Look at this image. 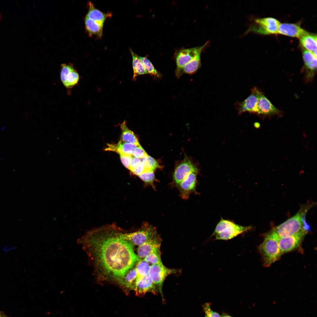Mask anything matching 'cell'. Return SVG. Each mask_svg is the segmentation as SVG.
<instances>
[{
	"label": "cell",
	"instance_id": "obj_1",
	"mask_svg": "<svg viewBox=\"0 0 317 317\" xmlns=\"http://www.w3.org/2000/svg\"><path fill=\"white\" fill-rule=\"evenodd\" d=\"M114 224L90 230L80 240L99 279L117 282L141 259Z\"/></svg>",
	"mask_w": 317,
	"mask_h": 317
},
{
	"label": "cell",
	"instance_id": "obj_2",
	"mask_svg": "<svg viewBox=\"0 0 317 317\" xmlns=\"http://www.w3.org/2000/svg\"><path fill=\"white\" fill-rule=\"evenodd\" d=\"M307 208L300 210L294 216L271 231L279 239L296 235L303 231H308L309 226L306 222L305 215Z\"/></svg>",
	"mask_w": 317,
	"mask_h": 317
},
{
	"label": "cell",
	"instance_id": "obj_3",
	"mask_svg": "<svg viewBox=\"0 0 317 317\" xmlns=\"http://www.w3.org/2000/svg\"><path fill=\"white\" fill-rule=\"evenodd\" d=\"M278 241L279 238L271 230L264 235L263 242L259 246L265 267L270 266L278 260L282 255Z\"/></svg>",
	"mask_w": 317,
	"mask_h": 317
},
{
	"label": "cell",
	"instance_id": "obj_4",
	"mask_svg": "<svg viewBox=\"0 0 317 317\" xmlns=\"http://www.w3.org/2000/svg\"><path fill=\"white\" fill-rule=\"evenodd\" d=\"M157 234L155 227L148 223H144L138 230L133 232H124L122 230L120 236L121 238L127 241L134 247L139 246Z\"/></svg>",
	"mask_w": 317,
	"mask_h": 317
},
{
	"label": "cell",
	"instance_id": "obj_5",
	"mask_svg": "<svg viewBox=\"0 0 317 317\" xmlns=\"http://www.w3.org/2000/svg\"><path fill=\"white\" fill-rule=\"evenodd\" d=\"M176 270L169 269L163 264L150 266L148 276L156 286L158 291L163 296L162 289L164 280L169 275L176 273Z\"/></svg>",
	"mask_w": 317,
	"mask_h": 317
},
{
	"label": "cell",
	"instance_id": "obj_6",
	"mask_svg": "<svg viewBox=\"0 0 317 317\" xmlns=\"http://www.w3.org/2000/svg\"><path fill=\"white\" fill-rule=\"evenodd\" d=\"M208 43L207 42L200 47L182 49L178 52L176 56V68L175 74L177 77H179L182 75L181 70L183 67L199 53L202 52Z\"/></svg>",
	"mask_w": 317,
	"mask_h": 317
},
{
	"label": "cell",
	"instance_id": "obj_7",
	"mask_svg": "<svg viewBox=\"0 0 317 317\" xmlns=\"http://www.w3.org/2000/svg\"><path fill=\"white\" fill-rule=\"evenodd\" d=\"M60 67L61 81L67 90H70L78 84L80 79L79 74L71 64H62Z\"/></svg>",
	"mask_w": 317,
	"mask_h": 317
},
{
	"label": "cell",
	"instance_id": "obj_8",
	"mask_svg": "<svg viewBox=\"0 0 317 317\" xmlns=\"http://www.w3.org/2000/svg\"><path fill=\"white\" fill-rule=\"evenodd\" d=\"M307 232L303 231L291 236L279 239V245L282 254L293 250L299 247Z\"/></svg>",
	"mask_w": 317,
	"mask_h": 317
},
{
	"label": "cell",
	"instance_id": "obj_9",
	"mask_svg": "<svg viewBox=\"0 0 317 317\" xmlns=\"http://www.w3.org/2000/svg\"><path fill=\"white\" fill-rule=\"evenodd\" d=\"M255 21L259 27L257 28H252V30L264 34L278 33L280 22L272 17H266L257 18Z\"/></svg>",
	"mask_w": 317,
	"mask_h": 317
},
{
	"label": "cell",
	"instance_id": "obj_10",
	"mask_svg": "<svg viewBox=\"0 0 317 317\" xmlns=\"http://www.w3.org/2000/svg\"><path fill=\"white\" fill-rule=\"evenodd\" d=\"M251 226H243L232 222L222 232L215 236V239L228 240L232 239L240 234L250 230Z\"/></svg>",
	"mask_w": 317,
	"mask_h": 317
},
{
	"label": "cell",
	"instance_id": "obj_11",
	"mask_svg": "<svg viewBox=\"0 0 317 317\" xmlns=\"http://www.w3.org/2000/svg\"><path fill=\"white\" fill-rule=\"evenodd\" d=\"M133 290L138 294H144L148 292L155 294L158 292L156 286L148 275L136 277Z\"/></svg>",
	"mask_w": 317,
	"mask_h": 317
},
{
	"label": "cell",
	"instance_id": "obj_12",
	"mask_svg": "<svg viewBox=\"0 0 317 317\" xmlns=\"http://www.w3.org/2000/svg\"><path fill=\"white\" fill-rule=\"evenodd\" d=\"M197 171L192 162L185 159L176 167L173 176L174 181L178 186L192 172Z\"/></svg>",
	"mask_w": 317,
	"mask_h": 317
},
{
	"label": "cell",
	"instance_id": "obj_13",
	"mask_svg": "<svg viewBox=\"0 0 317 317\" xmlns=\"http://www.w3.org/2000/svg\"><path fill=\"white\" fill-rule=\"evenodd\" d=\"M162 240L157 234L152 238L139 246L137 255L140 259H143L147 255L160 249Z\"/></svg>",
	"mask_w": 317,
	"mask_h": 317
},
{
	"label": "cell",
	"instance_id": "obj_14",
	"mask_svg": "<svg viewBox=\"0 0 317 317\" xmlns=\"http://www.w3.org/2000/svg\"><path fill=\"white\" fill-rule=\"evenodd\" d=\"M302 55L305 69V78L307 81L312 80L317 69V57L303 48Z\"/></svg>",
	"mask_w": 317,
	"mask_h": 317
},
{
	"label": "cell",
	"instance_id": "obj_15",
	"mask_svg": "<svg viewBox=\"0 0 317 317\" xmlns=\"http://www.w3.org/2000/svg\"><path fill=\"white\" fill-rule=\"evenodd\" d=\"M197 171L191 172L178 185L181 197L187 199L190 193L195 190Z\"/></svg>",
	"mask_w": 317,
	"mask_h": 317
},
{
	"label": "cell",
	"instance_id": "obj_16",
	"mask_svg": "<svg viewBox=\"0 0 317 317\" xmlns=\"http://www.w3.org/2000/svg\"><path fill=\"white\" fill-rule=\"evenodd\" d=\"M279 111L270 101L260 92L254 112L258 114L272 115L278 114Z\"/></svg>",
	"mask_w": 317,
	"mask_h": 317
},
{
	"label": "cell",
	"instance_id": "obj_17",
	"mask_svg": "<svg viewBox=\"0 0 317 317\" xmlns=\"http://www.w3.org/2000/svg\"><path fill=\"white\" fill-rule=\"evenodd\" d=\"M308 32L296 24L281 23L279 28L278 33L299 38Z\"/></svg>",
	"mask_w": 317,
	"mask_h": 317
},
{
	"label": "cell",
	"instance_id": "obj_18",
	"mask_svg": "<svg viewBox=\"0 0 317 317\" xmlns=\"http://www.w3.org/2000/svg\"><path fill=\"white\" fill-rule=\"evenodd\" d=\"M260 92L257 88H254L252 90L251 94L240 104L239 108V112L241 113L248 112L254 113Z\"/></svg>",
	"mask_w": 317,
	"mask_h": 317
},
{
	"label": "cell",
	"instance_id": "obj_19",
	"mask_svg": "<svg viewBox=\"0 0 317 317\" xmlns=\"http://www.w3.org/2000/svg\"><path fill=\"white\" fill-rule=\"evenodd\" d=\"M303 48L312 53L317 57V36L308 32L299 38Z\"/></svg>",
	"mask_w": 317,
	"mask_h": 317
},
{
	"label": "cell",
	"instance_id": "obj_20",
	"mask_svg": "<svg viewBox=\"0 0 317 317\" xmlns=\"http://www.w3.org/2000/svg\"><path fill=\"white\" fill-rule=\"evenodd\" d=\"M108 147L106 150L116 152L118 153L124 154L133 156V152L136 147L135 145L127 142H123L120 140L117 144H108Z\"/></svg>",
	"mask_w": 317,
	"mask_h": 317
},
{
	"label": "cell",
	"instance_id": "obj_21",
	"mask_svg": "<svg viewBox=\"0 0 317 317\" xmlns=\"http://www.w3.org/2000/svg\"><path fill=\"white\" fill-rule=\"evenodd\" d=\"M85 22L86 30L90 36H95L101 37L104 24L95 21L86 16Z\"/></svg>",
	"mask_w": 317,
	"mask_h": 317
},
{
	"label": "cell",
	"instance_id": "obj_22",
	"mask_svg": "<svg viewBox=\"0 0 317 317\" xmlns=\"http://www.w3.org/2000/svg\"><path fill=\"white\" fill-rule=\"evenodd\" d=\"M89 10L86 17L95 21L104 24L105 19L111 16L110 13H104L95 8L94 5L89 2L88 4Z\"/></svg>",
	"mask_w": 317,
	"mask_h": 317
},
{
	"label": "cell",
	"instance_id": "obj_23",
	"mask_svg": "<svg viewBox=\"0 0 317 317\" xmlns=\"http://www.w3.org/2000/svg\"><path fill=\"white\" fill-rule=\"evenodd\" d=\"M130 52L132 58V63L133 71V80L134 81L136 80V78L138 76L148 73L141 63L138 56L131 50H130Z\"/></svg>",
	"mask_w": 317,
	"mask_h": 317
},
{
	"label": "cell",
	"instance_id": "obj_24",
	"mask_svg": "<svg viewBox=\"0 0 317 317\" xmlns=\"http://www.w3.org/2000/svg\"><path fill=\"white\" fill-rule=\"evenodd\" d=\"M120 127L122 130L121 140L134 144L137 146L140 145L137 138L133 132L127 126L125 121L121 124Z\"/></svg>",
	"mask_w": 317,
	"mask_h": 317
},
{
	"label": "cell",
	"instance_id": "obj_25",
	"mask_svg": "<svg viewBox=\"0 0 317 317\" xmlns=\"http://www.w3.org/2000/svg\"><path fill=\"white\" fill-rule=\"evenodd\" d=\"M201 52L199 53L193 59L183 67L181 70L182 75L184 73L193 74L198 70L200 66Z\"/></svg>",
	"mask_w": 317,
	"mask_h": 317
},
{
	"label": "cell",
	"instance_id": "obj_26",
	"mask_svg": "<svg viewBox=\"0 0 317 317\" xmlns=\"http://www.w3.org/2000/svg\"><path fill=\"white\" fill-rule=\"evenodd\" d=\"M150 266L149 263L143 259H141L134 266L136 272V277L148 275Z\"/></svg>",
	"mask_w": 317,
	"mask_h": 317
},
{
	"label": "cell",
	"instance_id": "obj_27",
	"mask_svg": "<svg viewBox=\"0 0 317 317\" xmlns=\"http://www.w3.org/2000/svg\"><path fill=\"white\" fill-rule=\"evenodd\" d=\"M138 56L148 74L157 77L159 78L161 76V74L156 70L152 63L147 58L139 56Z\"/></svg>",
	"mask_w": 317,
	"mask_h": 317
},
{
	"label": "cell",
	"instance_id": "obj_28",
	"mask_svg": "<svg viewBox=\"0 0 317 317\" xmlns=\"http://www.w3.org/2000/svg\"><path fill=\"white\" fill-rule=\"evenodd\" d=\"M141 163H143L148 171H154L159 166L156 161L151 156L148 155L140 159Z\"/></svg>",
	"mask_w": 317,
	"mask_h": 317
},
{
	"label": "cell",
	"instance_id": "obj_29",
	"mask_svg": "<svg viewBox=\"0 0 317 317\" xmlns=\"http://www.w3.org/2000/svg\"><path fill=\"white\" fill-rule=\"evenodd\" d=\"M143 259L149 263L153 264H163L160 249L154 251L147 255Z\"/></svg>",
	"mask_w": 317,
	"mask_h": 317
},
{
	"label": "cell",
	"instance_id": "obj_30",
	"mask_svg": "<svg viewBox=\"0 0 317 317\" xmlns=\"http://www.w3.org/2000/svg\"><path fill=\"white\" fill-rule=\"evenodd\" d=\"M145 183L150 184L153 186L155 180L154 171H150L141 174L138 176Z\"/></svg>",
	"mask_w": 317,
	"mask_h": 317
},
{
	"label": "cell",
	"instance_id": "obj_31",
	"mask_svg": "<svg viewBox=\"0 0 317 317\" xmlns=\"http://www.w3.org/2000/svg\"><path fill=\"white\" fill-rule=\"evenodd\" d=\"M232 221L222 218L217 224L214 231L212 234L213 236H215L222 232Z\"/></svg>",
	"mask_w": 317,
	"mask_h": 317
},
{
	"label": "cell",
	"instance_id": "obj_32",
	"mask_svg": "<svg viewBox=\"0 0 317 317\" xmlns=\"http://www.w3.org/2000/svg\"><path fill=\"white\" fill-rule=\"evenodd\" d=\"M203 308L205 313V317H221V316L218 313L212 310L209 303H205L203 306Z\"/></svg>",
	"mask_w": 317,
	"mask_h": 317
},
{
	"label": "cell",
	"instance_id": "obj_33",
	"mask_svg": "<svg viewBox=\"0 0 317 317\" xmlns=\"http://www.w3.org/2000/svg\"><path fill=\"white\" fill-rule=\"evenodd\" d=\"M133 155L138 158H142L148 155L147 153L142 147L139 145L137 146L134 150Z\"/></svg>",
	"mask_w": 317,
	"mask_h": 317
},
{
	"label": "cell",
	"instance_id": "obj_34",
	"mask_svg": "<svg viewBox=\"0 0 317 317\" xmlns=\"http://www.w3.org/2000/svg\"><path fill=\"white\" fill-rule=\"evenodd\" d=\"M121 161L123 165L129 169L130 163L132 156L124 154H119Z\"/></svg>",
	"mask_w": 317,
	"mask_h": 317
},
{
	"label": "cell",
	"instance_id": "obj_35",
	"mask_svg": "<svg viewBox=\"0 0 317 317\" xmlns=\"http://www.w3.org/2000/svg\"><path fill=\"white\" fill-rule=\"evenodd\" d=\"M141 163L140 159L132 156L129 169L132 172Z\"/></svg>",
	"mask_w": 317,
	"mask_h": 317
},
{
	"label": "cell",
	"instance_id": "obj_36",
	"mask_svg": "<svg viewBox=\"0 0 317 317\" xmlns=\"http://www.w3.org/2000/svg\"><path fill=\"white\" fill-rule=\"evenodd\" d=\"M149 171L144 165L141 163L132 172L134 174L138 176Z\"/></svg>",
	"mask_w": 317,
	"mask_h": 317
},
{
	"label": "cell",
	"instance_id": "obj_37",
	"mask_svg": "<svg viewBox=\"0 0 317 317\" xmlns=\"http://www.w3.org/2000/svg\"><path fill=\"white\" fill-rule=\"evenodd\" d=\"M221 317H232L229 315L225 313H223L222 315L221 316Z\"/></svg>",
	"mask_w": 317,
	"mask_h": 317
},
{
	"label": "cell",
	"instance_id": "obj_38",
	"mask_svg": "<svg viewBox=\"0 0 317 317\" xmlns=\"http://www.w3.org/2000/svg\"><path fill=\"white\" fill-rule=\"evenodd\" d=\"M0 317H1L0 316Z\"/></svg>",
	"mask_w": 317,
	"mask_h": 317
}]
</instances>
